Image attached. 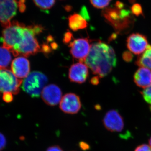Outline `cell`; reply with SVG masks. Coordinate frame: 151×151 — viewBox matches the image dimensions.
<instances>
[{"mask_svg": "<svg viewBox=\"0 0 151 151\" xmlns=\"http://www.w3.org/2000/svg\"><path fill=\"white\" fill-rule=\"evenodd\" d=\"M11 69L14 75L17 78H26L30 70L29 60L24 56L16 58L12 62Z\"/></svg>", "mask_w": 151, "mask_h": 151, "instance_id": "obj_14", "label": "cell"}, {"mask_svg": "<svg viewBox=\"0 0 151 151\" xmlns=\"http://www.w3.org/2000/svg\"><path fill=\"white\" fill-rule=\"evenodd\" d=\"M73 36L72 34L70 32H67L65 33L64 35V37H63V42L65 44L70 43V42L72 40Z\"/></svg>", "mask_w": 151, "mask_h": 151, "instance_id": "obj_25", "label": "cell"}, {"mask_svg": "<svg viewBox=\"0 0 151 151\" xmlns=\"http://www.w3.org/2000/svg\"><path fill=\"white\" fill-rule=\"evenodd\" d=\"M19 8L17 0H0V22L4 27L8 26Z\"/></svg>", "mask_w": 151, "mask_h": 151, "instance_id": "obj_8", "label": "cell"}, {"mask_svg": "<svg viewBox=\"0 0 151 151\" xmlns=\"http://www.w3.org/2000/svg\"><path fill=\"white\" fill-rule=\"evenodd\" d=\"M85 63L99 78L108 75L117 64L114 49L107 44L98 41L91 45Z\"/></svg>", "mask_w": 151, "mask_h": 151, "instance_id": "obj_1", "label": "cell"}, {"mask_svg": "<svg viewBox=\"0 0 151 151\" xmlns=\"http://www.w3.org/2000/svg\"><path fill=\"white\" fill-rule=\"evenodd\" d=\"M43 27L40 25L33 24L26 26L24 36L19 47L17 54L28 57L34 55L41 51V47L36 36L42 32Z\"/></svg>", "mask_w": 151, "mask_h": 151, "instance_id": "obj_4", "label": "cell"}, {"mask_svg": "<svg viewBox=\"0 0 151 151\" xmlns=\"http://www.w3.org/2000/svg\"><path fill=\"white\" fill-rule=\"evenodd\" d=\"M142 94L145 101L151 105V86L144 89Z\"/></svg>", "mask_w": 151, "mask_h": 151, "instance_id": "obj_21", "label": "cell"}, {"mask_svg": "<svg viewBox=\"0 0 151 151\" xmlns=\"http://www.w3.org/2000/svg\"><path fill=\"white\" fill-rule=\"evenodd\" d=\"M61 89L54 84H49L44 88L41 93L42 100L47 105L54 106L60 103L62 99Z\"/></svg>", "mask_w": 151, "mask_h": 151, "instance_id": "obj_12", "label": "cell"}, {"mask_svg": "<svg viewBox=\"0 0 151 151\" xmlns=\"http://www.w3.org/2000/svg\"><path fill=\"white\" fill-rule=\"evenodd\" d=\"M79 147L82 150L86 151L90 148V146L87 143L84 142H79Z\"/></svg>", "mask_w": 151, "mask_h": 151, "instance_id": "obj_29", "label": "cell"}, {"mask_svg": "<svg viewBox=\"0 0 151 151\" xmlns=\"http://www.w3.org/2000/svg\"><path fill=\"white\" fill-rule=\"evenodd\" d=\"M69 47L73 58L83 63L89 54L91 45L88 39L81 38L74 40L69 43Z\"/></svg>", "mask_w": 151, "mask_h": 151, "instance_id": "obj_7", "label": "cell"}, {"mask_svg": "<svg viewBox=\"0 0 151 151\" xmlns=\"http://www.w3.org/2000/svg\"><path fill=\"white\" fill-rule=\"evenodd\" d=\"M46 151H63L59 146L54 145L49 147Z\"/></svg>", "mask_w": 151, "mask_h": 151, "instance_id": "obj_30", "label": "cell"}, {"mask_svg": "<svg viewBox=\"0 0 151 151\" xmlns=\"http://www.w3.org/2000/svg\"><path fill=\"white\" fill-rule=\"evenodd\" d=\"M131 11L132 14L137 16L143 14L142 9L139 4H134L131 8Z\"/></svg>", "mask_w": 151, "mask_h": 151, "instance_id": "obj_22", "label": "cell"}, {"mask_svg": "<svg viewBox=\"0 0 151 151\" xmlns=\"http://www.w3.org/2000/svg\"><path fill=\"white\" fill-rule=\"evenodd\" d=\"M149 45L147 37L141 34H132L127 38V47L132 53L136 55L142 54Z\"/></svg>", "mask_w": 151, "mask_h": 151, "instance_id": "obj_11", "label": "cell"}, {"mask_svg": "<svg viewBox=\"0 0 151 151\" xmlns=\"http://www.w3.org/2000/svg\"><path fill=\"white\" fill-rule=\"evenodd\" d=\"M149 144H150V146L151 147V137L149 140Z\"/></svg>", "mask_w": 151, "mask_h": 151, "instance_id": "obj_32", "label": "cell"}, {"mask_svg": "<svg viewBox=\"0 0 151 151\" xmlns=\"http://www.w3.org/2000/svg\"><path fill=\"white\" fill-rule=\"evenodd\" d=\"M55 0H33L36 6L41 10L47 11L53 7Z\"/></svg>", "mask_w": 151, "mask_h": 151, "instance_id": "obj_19", "label": "cell"}, {"mask_svg": "<svg viewBox=\"0 0 151 151\" xmlns=\"http://www.w3.org/2000/svg\"><path fill=\"white\" fill-rule=\"evenodd\" d=\"M88 75V66L86 64L81 62L71 65L68 72V77L70 81L80 84L86 81Z\"/></svg>", "mask_w": 151, "mask_h": 151, "instance_id": "obj_13", "label": "cell"}, {"mask_svg": "<svg viewBox=\"0 0 151 151\" xmlns=\"http://www.w3.org/2000/svg\"><path fill=\"white\" fill-rule=\"evenodd\" d=\"M22 83V80L17 78L12 71L6 69L0 70V93L18 94Z\"/></svg>", "mask_w": 151, "mask_h": 151, "instance_id": "obj_6", "label": "cell"}, {"mask_svg": "<svg viewBox=\"0 0 151 151\" xmlns=\"http://www.w3.org/2000/svg\"><path fill=\"white\" fill-rule=\"evenodd\" d=\"M48 82L46 76L39 71H33L25 78L22 84L24 91L33 98L40 97Z\"/></svg>", "mask_w": 151, "mask_h": 151, "instance_id": "obj_5", "label": "cell"}, {"mask_svg": "<svg viewBox=\"0 0 151 151\" xmlns=\"http://www.w3.org/2000/svg\"><path fill=\"white\" fill-rule=\"evenodd\" d=\"M25 27L24 24L18 22H11L4 27L0 37V42H2L3 47L9 50L14 56H17V52L22 41Z\"/></svg>", "mask_w": 151, "mask_h": 151, "instance_id": "obj_3", "label": "cell"}, {"mask_svg": "<svg viewBox=\"0 0 151 151\" xmlns=\"http://www.w3.org/2000/svg\"><path fill=\"white\" fill-rule=\"evenodd\" d=\"M103 123L105 128L110 132H120L124 129V120L116 110H112L107 112L104 116Z\"/></svg>", "mask_w": 151, "mask_h": 151, "instance_id": "obj_10", "label": "cell"}, {"mask_svg": "<svg viewBox=\"0 0 151 151\" xmlns=\"http://www.w3.org/2000/svg\"><path fill=\"white\" fill-rule=\"evenodd\" d=\"M111 0H90V2L94 7L103 9L106 7L111 2Z\"/></svg>", "mask_w": 151, "mask_h": 151, "instance_id": "obj_20", "label": "cell"}, {"mask_svg": "<svg viewBox=\"0 0 151 151\" xmlns=\"http://www.w3.org/2000/svg\"><path fill=\"white\" fill-rule=\"evenodd\" d=\"M9 50L4 47H0V70L5 69L12 60V55Z\"/></svg>", "mask_w": 151, "mask_h": 151, "instance_id": "obj_18", "label": "cell"}, {"mask_svg": "<svg viewBox=\"0 0 151 151\" xmlns=\"http://www.w3.org/2000/svg\"><path fill=\"white\" fill-rule=\"evenodd\" d=\"M134 81L137 86L144 89L151 86V69L141 67L134 75Z\"/></svg>", "mask_w": 151, "mask_h": 151, "instance_id": "obj_15", "label": "cell"}, {"mask_svg": "<svg viewBox=\"0 0 151 151\" xmlns=\"http://www.w3.org/2000/svg\"><path fill=\"white\" fill-rule=\"evenodd\" d=\"M123 59L125 61L129 62L132 61L133 59V55L132 53L128 51H126L124 52L123 55Z\"/></svg>", "mask_w": 151, "mask_h": 151, "instance_id": "obj_27", "label": "cell"}, {"mask_svg": "<svg viewBox=\"0 0 151 151\" xmlns=\"http://www.w3.org/2000/svg\"><path fill=\"white\" fill-rule=\"evenodd\" d=\"M6 145V139L4 135L0 132V151H2Z\"/></svg>", "mask_w": 151, "mask_h": 151, "instance_id": "obj_23", "label": "cell"}, {"mask_svg": "<svg viewBox=\"0 0 151 151\" xmlns=\"http://www.w3.org/2000/svg\"><path fill=\"white\" fill-rule=\"evenodd\" d=\"M125 4L117 1L113 7L103 10L102 14L115 29L123 30L129 27L134 21L132 12L125 8Z\"/></svg>", "mask_w": 151, "mask_h": 151, "instance_id": "obj_2", "label": "cell"}, {"mask_svg": "<svg viewBox=\"0 0 151 151\" xmlns=\"http://www.w3.org/2000/svg\"><path fill=\"white\" fill-rule=\"evenodd\" d=\"M3 99L6 103H10L13 100V94L11 93H4L3 94Z\"/></svg>", "mask_w": 151, "mask_h": 151, "instance_id": "obj_24", "label": "cell"}, {"mask_svg": "<svg viewBox=\"0 0 151 151\" xmlns=\"http://www.w3.org/2000/svg\"><path fill=\"white\" fill-rule=\"evenodd\" d=\"M129 1H131V2L134 1V0H129Z\"/></svg>", "mask_w": 151, "mask_h": 151, "instance_id": "obj_33", "label": "cell"}, {"mask_svg": "<svg viewBox=\"0 0 151 151\" xmlns=\"http://www.w3.org/2000/svg\"><path fill=\"white\" fill-rule=\"evenodd\" d=\"M81 107L80 97L74 93L65 94L60 103V110L66 114H76L80 111Z\"/></svg>", "mask_w": 151, "mask_h": 151, "instance_id": "obj_9", "label": "cell"}, {"mask_svg": "<svg viewBox=\"0 0 151 151\" xmlns=\"http://www.w3.org/2000/svg\"><path fill=\"white\" fill-rule=\"evenodd\" d=\"M135 151H151V147L148 145L143 144L138 146Z\"/></svg>", "mask_w": 151, "mask_h": 151, "instance_id": "obj_26", "label": "cell"}, {"mask_svg": "<svg viewBox=\"0 0 151 151\" xmlns=\"http://www.w3.org/2000/svg\"><path fill=\"white\" fill-rule=\"evenodd\" d=\"M68 26L73 31L83 29L87 27V22L80 14H74L68 17Z\"/></svg>", "mask_w": 151, "mask_h": 151, "instance_id": "obj_16", "label": "cell"}, {"mask_svg": "<svg viewBox=\"0 0 151 151\" xmlns=\"http://www.w3.org/2000/svg\"><path fill=\"white\" fill-rule=\"evenodd\" d=\"M136 64L140 67L151 69V45H149L147 50L138 57Z\"/></svg>", "mask_w": 151, "mask_h": 151, "instance_id": "obj_17", "label": "cell"}, {"mask_svg": "<svg viewBox=\"0 0 151 151\" xmlns=\"http://www.w3.org/2000/svg\"><path fill=\"white\" fill-rule=\"evenodd\" d=\"M80 14L81 15V16L83 17L86 20L89 19V14L88 13L87 9L85 7H83L82 8Z\"/></svg>", "mask_w": 151, "mask_h": 151, "instance_id": "obj_28", "label": "cell"}, {"mask_svg": "<svg viewBox=\"0 0 151 151\" xmlns=\"http://www.w3.org/2000/svg\"><path fill=\"white\" fill-rule=\"evenodd\" d=\"M99 77L97 76L92 78L91 80V83L94 85H97L99 83Z\"/></svg>", "mask_w": 151, "mask_h": 151, "instance_id": "obj_31", "label": "cell"}]
</instances>
